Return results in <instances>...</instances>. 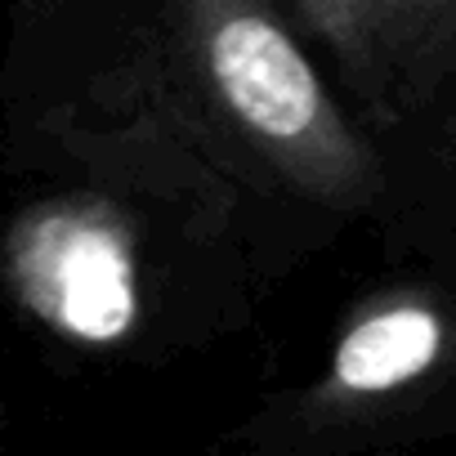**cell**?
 I'll return each mask as SVG.
<instances>
[{
	"label": "cell",
	"instance_id": "cell-1",
	"mask_svg": "<svg viewBox=\"0 0 456 456\" xmlns=\"http://www.w3.org/2000/svg\"><path fill=\"white\" fill-rule=\"evenodd\" d=\"M28 278L41 309L81 340H117L134 322L130 260L103 228L72 219L45 224L28 256Z\"/></svg>",
	"mask_w": 456,
	"mask_h": 456
},
{
	"label": "cell",
	"instance_id": "cell-2",
	"mask_svg": "<svg viewBox=\"0 0 456 456\" xmlns=\"http://www.w3.org/2000/svg\"><path fill=\"white\" fill-rule=\"evenodd\" d=\"M210 72L242 121L273 139H300L318 117V81L305 54L265 19H228L210 41Z\"/></svg>",
	"mask_w": 456,
	"mask_h": 456
},
{
	"label": "cell",
	"instance_id": "cell-3",
	"mask_svg": "<svg viewBox=\"0 0 456 456\" xmlns=\"http://www.w3.org/2000/svg\"><path fill=\"white\" fill-rule=\"evenodd\" d=\"M438 354V322L425 309L376 314L354 327L336 349V380L358 394L389 389L398 380L420 376Z\"/></svg>",
	"mask_w": 456,
	"mask_h": 456
}]
</instances>
